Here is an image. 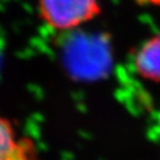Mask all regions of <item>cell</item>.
<instances>
[{
  "label": "cell",
  "instance_id": "1",
  "mask_svg": "<svg viewBox=\"0 0 160 160\" xmlns=\"http://www.w3.org/2000/svg\"><path fill=\"white\" fill-rule=\"evenodd\" d=\"M38 11L49 28L70 31L96 19L102 7L100 0H38Z\"/></svg>",
  "mask_w": 160,
  "mask_h": 160
},
{
  "label": "cell",
  "instance_id": "2",
  "mask_svg": "<svg viewBox=\"0 0 160 160\" xmlns=\"http://www.w3.org/2000/svg\"><path fill=\"white\" fill-rule=\"evenodd\" d=\"M133 67L142 79L160 83V31L146 39L136 50Z\"/></svg>",
  "mask_w": 160,
  "mask_h": 160
},
{
  "label": "cell",
  "instance_id": "3",
  "mask_svg": "<svg viewBox=\"0 0 160 160\" xmlns=\"http://www.w3.org/2000/svg\"><path fill=\"white\" fill-rule=\"evenodd\" d=\"M0 160H36L33 149L26 139H20L12 125L0 116Z\"/></svg>",
  "mask_w": 160,
  "mask_h": 160
},
{
  "label": "cell",
  "instance_id": "4",
  "mask_svg": "<svg viewBox=\"0 0 160 160\" xmlns=\"http://www.w3.org/2000/svg\"><path fill=\"white\" fill-rule=\"evenodd\" d=\"M141 6H152V7H160V0H135Z\"/></svg>",
  "mask_w": 160,
  "mask_h": 160
}]
</instances>
